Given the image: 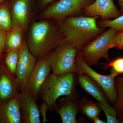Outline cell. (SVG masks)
<instances>
[{
	"label": "cell",
	"mask_w": 123,
	"mask_h": 123,
	"mask_svg": "<svg viewBox=\"0 0 123 123\" xmlns=\"http://www.w3.org/2000/svg\"><path fill=\"white\" fill-rule=\"evenodd\" d=\"M78 74L83 73L90 77L102 88L107 100L114 104L117 98V92L115 86V78L118 74L112 71L108 75L99 74L92 69L83 59L79 50L77 59Z\"/></svg>",
	"instance_id": "6"
},
{
	"label": "cell",
	"mask_w": 123,
	"mask_h": 123,
	"mask_svg": "<svg viewBox=\"0 0 123 123\" xmlns=\"http://www.w3.org/2000/svg\"><path fill=\"white\" fill-rule=\"evenodd\" d=\"M47 55L37 62L26 83L27 89L36 101L43 84L52 70Z\"/></svg>",
	"instance_id": "9"
},
{
	"label": "cell",
	"mask_w": 123,
	"mask_h": 123,
	"mask_svg": "<svg viewBox=\"0 0 123 123\" xmlns=\"http://www.w3.org/2000/svg\"><path fill=\"white\" fill-rule=\"evenodd\" d=\"M118 4L119 6L120 13L121 14H123V0H117Z\"/></svg>",
	"instance_id": "28"
},
{
	"label": "cell",
	"mask_w": 123,
	"mask_h": 123,
	"mask_svg": "<svg viewBox=\"0 0 123 123\" xmlns=\"http://www.w3.org/2000/svg\"><path fill=\"white\" fill-rule=\"evenodd\" d=\"M115 82L117 98L113 104V107L116 110L117 117L119 119L123 111V77L117 76L115 78Z\"/></svg>",
	"instance_id": "20"
},
{
	"label": "cell",
	"mask_w": 123,
	"mask_h": 123,
	"mask_svg": "<svg viewBox=\"0 0 123 123\" xmlns=\"http://www.w3.org/2000/svg\"><path fill=\"white\" fill-rule=\"evenodd\" d=\"M95 0H60L45 10L42 14V17L54 19L59 23L68 17L82 12L83 8Z\"/></svg>",
	"instance_id": "7"
},
{
	"label": "cell",
	"mask_w": 123,
	"mask_h": 123,
	"mask_svg": "<svg viewBox=\"0 0 123 123\" xmlns=\"http://www.w3.org/2000/svg\"><path fill=\"white\" fill-rule=\"evenodd\" d=\"M113 48L123 50V30L117 31L115 35L112 45Z\"/></svg>",
	"instance_id": "25"
},
{
	"label": "cell",
	"mask_w": 123,
	"mask_h": 123,
	"mask_svg": "<svg viewBox=\"0 0 123 123\" xmlns=\"http://www.w3.org/2000/svg\"><path fill=\"white\" fill-rule=\"evenodd\" d=\"M0 123H22L21 107L17 96L0 105Z\"/></svg>",
	"instance_id": "13"
},
{
	"label": "cell",
	"mask_w": 123,
	"mask_h": 123,
	"mask_svg": "<svg viewBox=\"0 0 123 123\" xmlns=\"http://www.w3.org/2000/svg\"><path fill=\"white\" fill-rule=\"evenodd\" d=\"M4 0H0V2L1 1H2Z\"/></svg>",
	"instance_id": "32"
},
{
	"label": "cell",
	"mask_w": 123,
	"mask_h": 123,
	"mask_svg": "<svg viewBox=\"0 0 123 123\" xmlns=\"http://www.w3.org/2000/svg\"><path fill=\"white\" fill-rule=\"evenodd\" d=\"M19 93L12 75L4 66L0 69V105L5 103Z\"/></svg>",
	"instance_id": "14"
},
{
	"label": "cell",
	"mask_w": 123,
	"mask_h": 123,
	"mask_svg": "<svg viewBox=\"0 0 123 123\" xmlns=\"http://www.w3.org/2000/svg\"><path fill=\"white\" fill-rule=\"evenodd\" d=\"M119 123H123V111L119 119Z\"/></svg>",
	"instance_id": "31"
},
{
	"label": "cell",
	"mask_w": 123,
	"mask_h": 123,
	"mask_svg": "<svg viewBox=\"0 0 123 123\" xmlns=\"http://www.w3.org/2000/svg\"><path fill=\"white\" fill-rule=\"evenodd\" d=\"M86 16H98L102 20L116 18L121 15L114 3V0H95L84 8L82 11Z\"/></svg>",
	"instance_id": "11"
},
{
	"label": "cell",
	"mask_w": 123,
	"mask_h": 123,
	"mask_svg": "<svg viewBox=\"0 0 123 123\" xmlns=\"http://www.w3.org/2000/svg\"><path fill=\"white\" fill-rule=\"evenodd\" d=\"M98 26L101 28H111L117 31L123 30V14L112 20H98L97 22Z\"/></svg>",
	"instance_id": "22"
},
{
	"label": "cell",
	"mask_w": 123,
	"mask_h": 123,
	"mask_svg": "<svg viewBox=\"0 0 123 123\" xmlns=\"http://www.w3.org/2000/svg\"><path fill=\"white\" fill-rule=\"evenodd\" d=\"M30 0H15L11 8V16L14 26L20 27L23 31L29 24Z\"/></svg>",
	"instance_id": "15"
},
{
	"label": "cell",
	"mask_w": 123,
	"mask_h": 123,
	"mask_svg": "<svg viewBox=\"0 0 123 123\" xmlns=\"http://www.w3.org/2000/svg\"><path fill=\"white\" fill-rule=\"evenodd\" d=\"M78 106L81 114L86 117L91 121H93L95 118L99 116L102 111L98 103L88 100L86 97L79 101Z\"/></svg>",
	"instance_id": "18"
},
{
	"label": "cell",
	"mask_w": 123,
	"mask_h": 123,
	"mask_svg": "<svg viewBox=\"0 0 123 123\" xmlns=\"http://www.w3.org/2000/svg\"><path fill=\"white\" fill-rule=\"evenodd\" d=\"M117 31L109 28L93 41L79 50L83 59L89 66L97 65L102 58L108 61V51L112 48L115 35Z\"/></svg>",
	"instance_id": "5"
},
{
	"label": "cell",
	"mask_w": 123,
	"mask_h": 123,
	"mask_svg": "<svg viewBox=\"0 0 123 123\" xmlns=\"http://www.w3.org/2000/svg\"><path fill=\"white\" fill-rule=\"evenodd\" d=\"M78 110V102L74 94L62 98L56 103L54 111L59 115L62 123H76Z\"/></svg>",
	"instance_id": "12"
},
{
	"label": "cell",
	"mask_w": 123,
	"mask_h": 123,
	"mask_svg": "<svg viewBox=\"0 0 123 123\" xmlns=\"http://www.w3.org/2000/svg\"><path fill=\"white\" fill-rule=\"evenodd\" d=\"M23 31L20 27L15 26L7 32L5 48L7 51L12 50H20L24 43L23 38Z\"/></svg>",
	"instance_id": "17"
},
{
	"label": "cell",
	"mask_w": 123,
	"mask_h": 123,
	"mask_svg": "<svg viewBox=\"0 0 123 123\" xmlns=\"http://www.w3.org/2000/svg\"><path fill=\"white\" fill-rule=\"evenodd\" d=\"M98 104L105 114L107 123H119L116 110L108 103L98 102Z\"/></svg>",
	"instance_id": "23"
},
{
	"label": "cell",
	"mask_w": 123,
	"mask_h": 123,
	"mask_svg": "<svg viewBox=\"0 0 123 123\" xmlns=\"http://www.w3.org/2000/svg\"><path fill=\"white\" fill-rule=\"evenodd\" d=\"M62 34L58 27L49 23L36 22L31 27L28 47L31 54L37 59L48 55L61 41Z\"/></svg>",
	"instance_id": "2"
},
{
	"label": "cell",
	"mask_w": 123,
	"mask_h": 123,
	"mask_svg": "<svg viewBox=\"0 0 123 123\" xmlns=\"http://www.w3.org/2000/svg\"><path fill=\"white\" fill-rule=\"evenodd\" d=\"M103 65V68L104 70H107L110 67H112V71L117 73L123 74V57H120L110 61L107 63H101Z\"/></svg>",
	"instance_id": "24"
},
{
	"label": "cell",
	"mask_w": 123,
	"mask_h": 123,
	"mask_svg": "<svg viewBox=\"0 0 123 123\" xmlns=\"http://www.w3.org/2000/svg\"><path fill=\"white\" fill-rule=\"evenodd\" d=\"M39 107L40 116L43 118V123H46L47 121H49V120L47 119L46 118L47 111L49 110L48 105L47 103L43 101V103L39 105Z\"/></svg>",
	"instance_id": "26"
},
{
	"label": "cell",
	"mask_w": 123,
	"mask_h": 123,
	"mask_svg": "<svg viewBox=\"0 0 123 123\" xmlns=\"http://www.w3.org/2000/svg\"><path fill=\"white\" fill-rule=\"evenodd\" d=\"M20 102L22 115V123H40L39 106L26 86L17 95Z\"/></svg>",
	"instance_id": "10"
},
{
	"label": "cell",
	"mask_w": 123,
	"mask_h": 123,
	"mask_svg": "<svg viewBox=\"0 0 123 123\" xmlns=\"http://www.w3.org/2000/svg\"><path fill=\"white\" fill-rule=\"evenodd\" d=\"M98 16H70L59 23L60 30L64 40L81 49L106 31L97 25Z\"/></svg>",
	"instance_id": "1"
},
{
	"label": "cell",
	"mask_w": 123,
	"mask_h": 123,
	"mask_svg": "<svg viewBox=\"0 0 123 123\" xmlns=\"http://www.w3.org/2000/svg\"><path fill=\"white\" fill-rule=\"evenodd\" d=\"M79 49L64 39L62 40L55 50L48 54L52 74L60 76L78 72L77 59Z\"/></svg>",
	"instance_id": "4"
},
{
	"label": "cell",
	"mask_w": 123,
	"mask_h": 123,
	"mask_svg": "<svg viewBox=\"0 0 123 123\" xmlns=\"http://www.w3.org/2000/svg\"><path fill=\"white\" fill-rule=\"evenodd\" d=\"M76 73H67L57 76L50 74L43 84L38 98L47 104L49 111H54L59 97L75 94Z\"/></svg>",
	"instance_id": "3"
},
{
	"label": "cell",
	"mask_w": 123,
	"mask_h": 123,
	"mask_svg": "<svg viewBox=\"0 0 123 123\" xmlns=\"http://www.w3.org/2000/svg\"><path fill=\"white\" fill-rule=\"evenodd\" d=\"M7 32L0 30V59L5 48Z\"/></svg>",
	"instance_id": "27"
},
{
	"label": "cell",
	"mask_w": 123,
	"mask_h": 123,
	"mask_svg": "<svg viewBox=\"0 0 123 123\" xmlns=\"http://www.w3.org/2000/svg\"><path fill=\"white\" fill-rule=\"evenodd\" d=\"M53 0H41V3L43 5H47L49 3H50Z\"/></svg>",
	"instance_id": "30"
},
{
	"label": "cell",
	"mask_w": 123,
	"mask_h": 123,
	"mask_svg": "<svg viewBox=\"0 0 123 123\" xmlns=\"http://www.w3.org/2000/svg\"><path fill=\"white\" fill-rule=\"evenodd\" d=\"M78 82L79 86L98 102L108 103L107 97L101 87L90 77L83 73L78 74Z\"/></svg>",
	"instance_id": "16"
},
{
	"label": "cell",
	"mask_w": 123,
	"mask_h": 123,
	"mask_svg": "<svg viewBox=\"0 0 123 123\" xmlns=\"http://www.w3.org/2000/svg\"><path fill=\"white\" fill-rule=\"evenodd\" d=\"M37 59L31 53L28 46L24 42L20 50L14 79L15 85L19 93L26 86L27 80L35 66Z\"/></svg>",
	"instance_id": "8"
},
{
	"label": "cell",
	"mask_w": 123,
	"mask_h": 123,
	"mask_svg": "<svg viewBox=\"0 0 123 123\" xmlns=\"http://www.w3.org/2000/svg\"><path fill=\"white\" fill-rule=\"evenodd\" d=\"M93 123H106L107 122L105 121H103L99 118V116L95 118L93 120Z\"/></svg>",
	"instance_id": "29"
},
{
	"label": "cell",
	"mask_w": 123,
	"mask_h": 123,
	"mask_svg": "<svg viewBox=\"0 0 123 123\" xmlns=\"http://www.w3.org/2000/svg\"><path fill=\"white\" fill-rule=\"evenodd\" d=\"M11 13L6 4L0 6V30L9 31L12 28Z\"/></svg>",
	"instance_id": "19"
},
{
	"label": "cell",
	"mask_w": 123,
	"mask_h": 123,
	"mask_svg": "<svg viewBox=\"0 0 123 123\" xmlns=\"http://www.w3.org/2000/svg\"><path fill=\"white\" fill-rule=\"evenodd\" d=\"M7 52L5 59L6 68L15 79L20 50H12Z\"/></svg>",
	"instance_id": "21"
}]
</instances>
